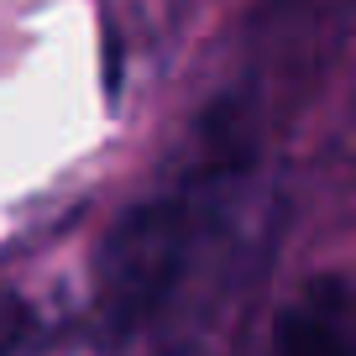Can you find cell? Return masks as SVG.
Returning <instances> with one entry per match:
<instances>
[{"mask_svg":"<svg viewBox=\"0 0 356 356\" xmlns=\"http://www.w3.org/2000/svg\"><path fill=\"white\" fill-rule=\"evenodd\" d=\"M267 356H356V299L346 273H320L283 304Z\"/></svg>","mask_w":356,"mask_h":356,"instance_id":"obj_1","label":"cell"},{"mask_svg":"<svg viewBox=\"0 0 356 356\" xmlns=\"http://www.w3.org/2000/svg\"><path fill=\"white\" fill-rule=\"evenodd\" d=\"M26 341V304L16 293H0V356H11Z\"/></svg>","mask_w":356,"mask_h":356,"instance_id":"obj_2","label":"cell"}]
</instances>
